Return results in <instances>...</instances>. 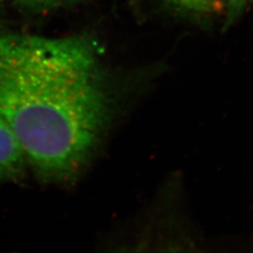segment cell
Here are the masks:
<instances>
[{"label": "cell", "instance_id": "cell-1", "mask_svg": "<svg viewBox=\"0 0 253 253\" xmlns=\"http://www.w3.org/2000/svg\"><path fill=\"white\" fill-rule=\"evenodd\" d=\"M90 36L0 32V116L48 183L74 179L98 153L122 86Z\"/></svg>", "mask_w": 253, "mask_h": 253}, {"label": "cell", "instance_id": "cell-2", "mask_svg": "<svg viewBox=\"0 0 253 253\" xmlns=\"http://www.w3.org/2000/svg\"><path fill=\"white\" fill-rule=\"evenodd\" d=\"M27 164V156L18 138L0 116V181L22 176Z\"/></svg>", "mask_w": 253, "mask_h": 253}, {"label": "cell", "instance_id": "cell-3", "mask_svg": "<svg viewBox=\"0 0 253 253\" xmlns=\"http://www.w3.org/2000/svg\"><path fill=\"white\" fill-rule=\"evenodd\" d=\"M174 6L194 14L207 15L217 12L222 0H169Z\"/></svg>", "mask_w": 253, "mask_h": 253}, {"label": "cell", "instance_id": "cell-4", "mask_svg": "<svg viewBox=\"0 0 253 253\" xmlns=\"http://www.w3.org/2000/svg\"><path fill=\"white\" fill-rule=\"evenodd\" d=\"M16 5L23 8L32 9H52L70 3L76 2L78 0H10Z\"/></svg>", "mask_w": 253, "mask_h": 253}, {"label": "cell", "instance_id": "cell-5", "mask_svg": "<svg viewBox=\"0 0 253 253\" xmlns=\"http://www.w3.org/2000/svg\"><path fill=\"white\" fill-rule=\"evenodd\" d=\"M248 0H227L226 1V17L224 27L228 28L235 24V21L240 17L245 7L247 5Z\"/></svg>", "mask_w": 253, "mask_h": 253}]
</instances>
